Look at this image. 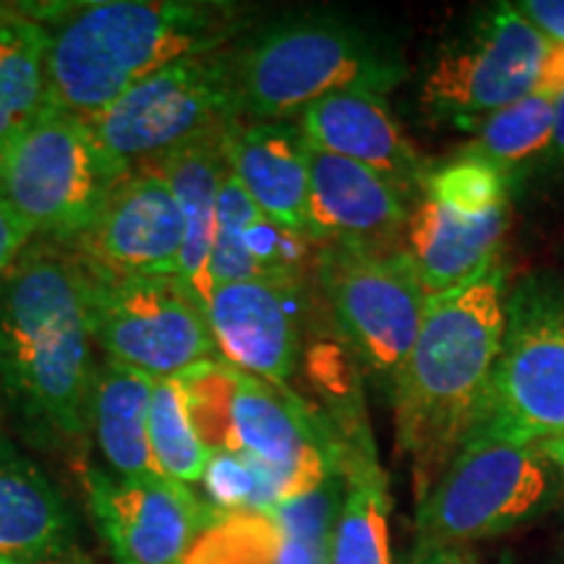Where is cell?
I'll use <instances>...</instances> for the list:
<instances>
[{
    "label": "cell",
    "instance_id": "5bb4252c",
    "mask_svg": "<svg viewBox=\"0 0 564 564\" xmlns=\"http://www.w3.org/2000/svg\"><path fill=\"white\" fill-rule=\"evenodd\" d=\"M306 308L303 278H251L212 288L207 322L223 361L285 387L301 361Z\"/></svg>",
    "mask_w": 564,
    "mask_h": 564
},
{
    "label": "cell",
    "instance_id": "8fae6325",
    "mask_svg": "<svg viewBox=\"0 0 564 564\" xmlns=\"http://www.w3.org/2000/svg\"><path fill=\"white\" fill-rule=\"evenodd\" d=\"M549 40L512 3H494L436 53L421 108L436 121L470 126L533 95Z\"/></svg>",
    "mask_w": 564,
    "mask_h": 564
},
{
    "label": "cell",
    "instance_id": "603a6c76",
    "mask_svg": "<svg viewBox=\"0 0 564 564\" xmlns=\"http://www.w3.org/2000/svg\"><path fill=\"white\" fill-rule=\"evenodd\" d=\"M47 108V32L13 6L0 30V150Z\"/></svg>",
    "mask_w": 564,
    "mask_h": 564
},
{
    "label": "cell",
    "instance_id": "4316f807",
    "mask_svg": "<svg viewBox=\"0 0 564 564\" xmlns=\"http://www.w3.org/2000/svg\"><path fill=\"white\" fill-rule=\"evenodd\" d=\"M285 531L272 512H217L183 564H280Z\"/></svg>",
    "mask_w": 564,
    "mask_h": 564
},
{
    "label": "cell",
    "instance_id": "74e56055",
    "mask_svg": "<svg viewBox=\"0 0 564 564\" xmlns=\"http://www.w3.org/2000/svg\"><path fill=\"white\" fill-rule=\"evenodd\" d=\"M76 564H79V562H76Z\"/></svg>",
    "mask_w": 564,
    "mask_h": 564
},
{
    "label": "cell",
    "instance_id": "30bf717a",
    "mask_svg": "<svg viewBox=\"0 0 564 564\" xmlns=\"http://www.w3.org/2000/svg\"><path fill=\"white\" fill-rule=\"evenodd\" d=\"M87 314L108 361L150 379L220 358L207 312L178 278H110L87 267Z\"/></svg>",
    "mask_w": 564,
    "mask_h": 564
},
{
    "label": "cell",
    "instance_id": "9a60e30c",
    "mask_svg": "<svg viewBox=\"0 0 564 564\" xmlns=\"http://www.w3.org/2000/svg\"><path fill=\"white\" fill-rule=\"evenodd\" d=\"M308 212L319 243L364 253L405 249L411 204L384 175L306 141Z\"/></svg>",
    "mask_w": 564,
    "mask_h": 564
},
{
    "label": "cell",
    "instance_id": "f1b7e54d",
    "mask_svg": "<svg viewBox=\"0 0 564 564\" xmlns=\"http://www.w3.org/2000/svg\"><path fill=\"white\" fill-rule=\"evenodd\" d=\"M32 230L30 225L19 217V212L11 207L3 192H0V282L6 280L21 253L32 246Z\"/></svg>",
    "mask_w": 564,
    "mask_h": 564
},
{
    "label": "cell",
    "instance_id": "9c48e42d",
    "mask_svg": "<svg viewBox=\"0 0 564 564\" xmlns=\"http://www.w3.org/2000/svg\"><path fill=\"white\" fill-rule=\"evenodd\" d=\"M316 278L337 333L392 398L429 303L408 251L364 253L322 243Z\"/></svg>",
    "mask_w": 564,
    "mask_h": 564
},
{
    "label": "cell",
    "instance_id": "836d02e7",
    "mask_svg": "<svg viewBox=\"0 0 564 564\" xmlns=\"http://www.w3.org/2000/svg\"><path fill=\"white\" fill-rule=\"evenodd\" d=\"M539 447L544 449L549 460H552V463L556 465V468H560V474H562V481H564V442H562V440H552V442H544V444H539Z\"/></svg>",
    "mask_w": 564,
    "mask_h": 564
},
{
    "label": "cell",
    "instance_id": "7a4b0ae2",
    "mask_svg": "<svg viewBox=\"0 0 564 564\" xmlns=\"http://www.w3.org/2000/svg\"><path fill=\"white\" fill-rule=\"evenodd\" d=\"M507 291V264L497 257L463 285L429 295L421 333L392 390L398 444L411 460L419 499L474 434L502 345Z\"/></svg>",
    "mask_w": 564,
    "mask_h": 564
},
{
    "label": "cell",
    "instance_id": "cb8c5ba5",
    "mask_svg": "<svg viewBox=\"0 0 564 564\" xmlns=\"http://www.w3.org/2000/svg\"><path fill=\"white\" fill-rule=\"evenodd\" d=\"M345 497L329 535L327 564H392L390 491L377 457H358L340 468Z\"/></svg>",
    "mask_w": 564,
    "mask_h": 564
},
{
    "label": "cell",
    "instance_id": "d590c367",
    "mask_svg": "<svg viewBox=\"0 0 564 564\" xmlns=\"http://www.w3.org/2000/svg\"><path fill=\"white\" fill-rule=\"evenodd\" d=\"M0 564H30V562H24V560H0Z\"/></svg>",
    "mask_w": 564,
    "mask_h": 564
},
{
    "label": "cell",
    "instance_id": "8d00e7d4",
    "mask_svg": "<svg viewBox=\"0 0 564 564\" xmlns=\"http://www.w3.org/2000/svg\"><path fill=\"white\" fill-rule=\"evenodd\" d=\"M562 564H564V560H562Z\"/></svg>",
    "mask_w": 564,
    "mask_h": 564
},
{
    "label": "cell",
    "instance_id": "f35d334b",
    "mask_svg": "<svg viewBox=\"0 0 564 564\" xmlns=\"http://www.w3.org/2000/svg\"><path fill=\"white\" fill-rule=\"evenodd\" d=\"M562 442H564V440H562Z\"/></svg>",
    "mask_w": 564,
    "mask_h": 564
},
{
    "label": "cell",
    "instance_id": "277c9868",
    "mask_svg": "<svg viewBox=\"0 0 564 564\" xmlns=\"http://www.w3.org/2000/svg\"><path fill=\"white\" fill-rule=\"evenodd\" d=\"M241 121L293 123L337 91L384 95L405 79L398 34L335 13L270 21L225 47Z\"/></svg>",
    "mask_w": 564,
    "mask_h": 564
},
{
    "label": "cell",
    "instance_id": "6da1fadb",
    "mask_svg": "<svg viewBox=\"0 0 564 564\" xmlns=\"http://www.w3.org/2000/svg\"><path fill=\"white\" fill-rule=\"evenodd\" d=\"M47 32L51 105L87 118L147 76L228 47L243 9L212 0H91L21 6Z\"/></svg>",
    "mask_w": 564,
    "mask_h": 564
},
{
    "label": "cell",
    "instance_id": "44dd1931",
    "mask_svg": "<svg viewBox=\"0 0 564 564\" xmlns=\"http://www.w3.org/2000/svg\"><path fill=\"white\" fill-rule=\"evenodd\" d=\"M74 520L37 465L0 436V560L37 562L66 552Z\"/></svg>",
    "mask_w": 564,
    "mask_h": 564
},
{
    "label": "cell",
    "instance_id": "d6a6232c",
    "mask_svg": "<svg viewBox=\"0 0 564 564\" xmlns=\"http://www.w3.org/2000/svg\"><path fill=\"white\" fill-rule=\"evenodd\" d=\"M408 564H484L468 546H449V544H429L419 541L413 549Z\"/></svg>",
    "mask_w": 564,
    "mask_h": 564
},
{
    "label": "cell",
    "instance_id": "f546056e",
    "mask_svg": "<svg viewBox=\"0 0 564 564\" xmlns=\"http://www.w3.org/2000/svg\"><path fill=\"white\" fill-rule=\"evenodd\" d=\"M512 6L549 42H564V0H518Z\"/></svg>",
    "mask_w": 564,
    "mask_h": 564
},
{
    "label": "cell",
    "instance_id": "484cf974",
    "mask_svg": "<svg viewBox=\"0 0 564 564\" xmlns=\"http://www.w3.org/2000/svg\"><path fill=\"white\" fill-rule=\"evenodd\" d=\"M150 444L162 476L183 486L202 484L209 449L188 419L181 387L171 379H154L150 405Z\"/></svg>",
    "mask_w": 564,
    "mask_h": 564
},
{
    "label": "cell",
    "instance_id": "7402d4cb",
    "mask_svg": "<svg viewBox=\"0 0 564 564\" xmlns=\"http://www.w3.org/2000/svg\"><path fill=\"white\" fill-rule=\"evenodd\" d=\"M154 379L105 361L91 387V429L116 476L165 478L150 444V405Z\"/></svg>",
    "mask_w": 564,
    "mask_h": 564
},
{
    "label": "cell",
    "instance_id": "52a82bcc",
    "mask_svg": "<svg viewBox=\"0 0 564 564\" xmlns=\"http://www.w3.org/2000/svg\"><path fill=\"white\" fill-rule=\"evenodd\" d=\"M562 474L535 444L468 440L415 507L419 541L468 546L552 510Z\"/></svg>",
    "mask_w": 564,
    "mask_h": 564
},
{
    "label": "cell",
    "instance_id": "7c38bea8",
    "mask_svg": "<svg viewBox=\"0 0 564 564\" xmlns=\"http://www.w3.org/2000/svg\"><path fill=\"white\" fill-rule=\"evenodd\" d=\"M87 497L118 564H183L217 510L171 478H123L89 468Z\"/></svg>",
    "mask_w": 564,
    "mask_h": 564
},
{
    "label": "cell",
    "instance_id": "3957f363",
    "mask_svg": "<svg viewBox=\"0 0 564 564\" xmlns=\"http://www.w3.org/2000/svg\"><path fill=\"white\" fill-rule=\"evenodd\" d=\"M87 267L68 243L40 241L0 282V377L13 405L45 432L91 426Z\"/></svg>",
    "mask_w": 564,
    "mask_h": 564
},
{
    "label": "cell",
    "instance_id": "2e32d148",
    "mask_svg": "<svg viewBox=\"0 0 564 564\" xmlns=\"http://www.w3.org/2000/svg\"><path fill=\"white\" fill-rule=\"evenodd\" d=\"M293 123L316 150L384 175L411 207L423 199L432 167L394 121L384 95L361 89L337 91L301 110Z\"/></svg>",
    "mask_w": 564,
    "mask_h": 564
},
{
    "label": "cell",
    "instance_id": "ba28073f",
    "mask_svg": "<svg viewBox=\"0 0 564 564\" xmlns=\"http://www.w3.org/2000/svg\"><path fill=\"white\" fill-rule=\"evenodd\" d=\"M241 121L225 47L192 55L147 76L87 118L108 158L126 173Z\"/></svg>",
    "mask_w": 564,
    "mask_h": 564
},
{
    "label": "cell",
    "instance_id": "83f0119b",
    "mask_svg": "<svg viewBox=\"0 0 564 564\" xmlns=\"http://www.w3.org/2000/svg\"><path fill=\"white\" fill-rule=\"evenodd\" d=\"M512 183L499 167L470 158H449L426 178L423 196L465 217L510 207Z\"/></svg>",
    "mask_w": 564,
    "mask_h": 564
},
{
    "label": "cell",
    "instance_id": "4fadbf2b",
    "mask_svg": "<svg viewBox=\"0 0 564 564\" xmlns=\"http://www.w3.org/2000/svg\"><path fill=\"white\" fill-rule=\"evenodd\" d=\"M110 278H178L183 220L167 181L137 167L112 188L95 223L68 243Z\"/></svg>",
    "mask_w": 564,
    "mask_h": 564
},
{
    "label": "cell",
    "instance_id": "1f68e13d",
    "mask_svg": "<svg viewBox=\"0 0 564 564\" xmlns=\"http://www.w3.org/2000/svg\"><path fill=\"white\" fill-rule=\"evenodd\" d=\"M535 95H544L549 100L560 102L564 97V42H549V51L541 63Z\"/></svg>",
    "mask_w": 564,
    "mask_h": 564
},
{
    "label": "cell",
    "instance_id": "d6986e66",
    "mask_svg": "<svg viewBox=\"0 0 564 564\" xmlns=\"http://www.w3.org/2000/svg\"><path fill=\"white\" fill-rule=\"evenodd\" d=\"M510 225V207L481 217H465L423 199L411 209L405 228V251L429 295L463 285L499 257Z\"/></svg>",
    "mask_w": 564,
    "mask_h": 564
},
{
    "label": "cell",
    "instance_id": "ac0fdd59",
    "mask_svg": "<svg viewBox=\"0 0 564 564\" xmlns=\"http://www.w3.org/2000/svg\"><path fill=\"white\" fill-rule=\"evenodd\" d=\"M314 238L264 217L232 173H225L209 262L212 288L251 278H303L319 253H314Z\"/></svg>",
    "mask_w": 564,
    "mask_h": 564
},
{
    "label": "cell",
    "instance_id": "e575fe53",
    "mask_svg": "<svg viewBox=\"0 0 564 564\" xmlns=\"http://www.w3.org/2000/svg\"><path fill=\"white\" fill-rule=\"evenodd\" d=\"M9 13H11V6H0V30H3V24L9 21Z\"/></svg>",
    "mask_w": 564,
    "mask_h": 564
},
{
    "label": "cell",
    "instance_id": "d4e9b609",
    "mask_svg": "<svg viewBox=\"0 0 564 564\" xmlns=\"http://www.w3.org/2000/svg\"><path fill=\"white\" fill-rule=\"evenodd\" d=\"M556 102L544 95H528L507 105L494 116L470 126L474 139L457 150L455 158H470L499 167L510 183L525 171L533 173L535 162L549 147L554 131Z\"/></svg>",
    "mask_w": 564,
    "mask_h": 564
},
{
    "label": "cell",
    "instance_id": "8992f818",
    "mask_svg": "<svg viewBox=\"0 0 564 564\" xmlns=\"http://www.w3.org/2000/svg\"><path fill=\"white\" fill-rule=\"evenodd\" d=\"M79 116L47 108L0 150V192L32 236L70 243L126 178Z\"/></svg>",
    "mask_w": 564,
    "mask_h": 564
},
{
    "label": "cell",
    "instance_id": "ffe728a7",
    "mask_svg": "<svg viewBox=\"0 0 564 564\" xmlns=\"http://www.w3.org/2000/svg\"><path fill=\"white\" fill-rule=\"evenodd\" d=\"M223 137L225 131L202 137L144 165L167 181L175 202H178L183 220L178 280L196 295L204 312H207V301L212 293L209 262L212 243H215L217 196H220V183L225 173H228Z\"/></svg>",
    "mask_w": 564,
    "mask_h": 564
},
{
    "label": "cell",
    "instance_id": "4dcf8cb0",
    "mask_svg": "<svg viewBox=\"0 0 564 564\" xmlns=\"http://www.w3.org/2000/svg\"><path fill=\"white\" fill-rule=\"evenodd\" d=\"M533 173L541 181H564V97L556 102L552 139H549V147L539 158V162H535Z\"/></svg>",
    "mask_w": 564,
    "mask_h": 564
},
{
    "label": "cell",
    "instance_id": "5b68a950",
    "mask_svg": "<svg viewBox=\"0 0 564 564\" xmlns=\"http://www.w3.org/2000/svg\"><path fill=\"white\" fill-rule=\"evenodd\" d=\"M468 440H564V278L531 272L507 291L497 366Z\"/></svg>",
    "mask_w": 564,
    "mask_h": 564
},
{
    "label": "cell",
    "instance_id": "e0dca14e",
    "mask_svg": "<svg viewBox=\"0 0 564 564\" xmlns=\"http://www.w3.org/2000/svg\"><path fill=\"white\" fill-rule=\"evenodd\" d=\"M223 150L232 178L241 183L264 217L314 238L306 139L299 126L236 121L225 131Z\"/></svg>",
    "mask_w": 564,
    "mask_h": 564
}]
</instances>
